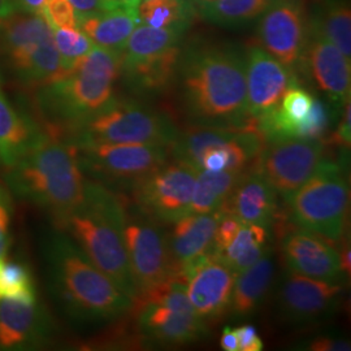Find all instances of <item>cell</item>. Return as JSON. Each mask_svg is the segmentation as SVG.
I'll return each instance as SVG.
<instances>
[{"label": "cell", "mask_w": 351, "mask_h": 351, "mask_svg": "<svg viewBox=\"0 0 351 351\" xmlns=\"http://www.w3.org/2000/svg\"><path fill=\"white\" fill-rule=\"evenodd\" d=\"M180 101L189 119L202 125L245 126V56L230 46L197 43L181 50L176 71Z\"/></svg>", "instance_id": "1"}, {"label": "cell", "mask_w": 351, "mask_h": 351, "mask_svg": "<svg viewBox=\"0 0 351 351\" xmlns=\"http://www.w3.org/2000/svg\"><path fill=\"white\" fill-rule=\"evenodd\" d=\"M4 182L14 195L50 213L60 229L86 186L73 146L49 129L17 163L5 168Z\"/></svg>", "instance_id": "2"}, {"label": "cell", "mask_w": 351, "mask_h": 351, "mask_svg": "<svg viewBox=\"0 0 351 351\" xmlns=\"http://www.w3.org/2000/svg\"><path fill=\"white\" fill-rule=\"evenodd\" d=\"M45 261L55 297L75 320L110 322L132 308L133 300L69 236L52 234L45 243Z\"/></svg>", "instance_id": "3"}, {"label": "cell", "mask_w": 351, "mask_h": 351, "mask_svg": "<svg viewBox=\"0 0 351 351\" xmlns=\"http://www.w3.org/2000/svg\"><path fill=\"white\" fill-rule=\"evenodd\" d=\"M121 53L94 46L63 75L38 88V111L49 130L68 136L113 98Z\"/></svg>", "instance_id": "4"}, {"label": "cell", "mask_w": 351, "mask_h": 351, "mask_svg": "<svg viewBox=\"0 0 351 351\" xmlns=\"http://www.w3.org/2000/svg\"><path fill=\"white\" fill-rule=\"evenodd\" d=\"M124 213V202L110 189L95 181H86L82 201L62 229L69 233L91 263L134 300L137 288L126 255Z\"/></svg>", "instance_id": "5"}, {"label": "cell", "mask_w": 351, "mask_h": 351, "mask_svg": "<svg viewBox=\"0 0 351 351\" xmlns=\"http://www.w3.org/2000/svg\"><path fill=\"white\" fill-rule=\"evenodd\" d=\"M177 133L167 114L134 99L112 98L64 138L71 145H150L169 149Z\"/></svg>", "instance_id": "6"}, {"label": "cell", "mask_w": 351, "mask_h": 351, "mask_svg": "<svg viewBox=\"0 0 351 351\" xmlns=\"http://www.w3.org/2000/svg\"><path fill=\"white\" fill-rule=\"evenodd\" d=\"M287 203L295 226L339 242L345 234L350 204L349 182L343 168L335 162L323 160Z\"/></svg>", "instance_id": "7"}, {"label": "cell", "mask_w": 351, "mask_h": 351, "mask_svg": "<svg viewBox=\"0 0 351 351\" xmlns=\"http://www.w3.org/2000/svg\"><path fill=\"white\" fill-rule=\"evenodd\" d=\"M139 335L165 346L191 343L207 335V323L189 301L186 284L167 278L133 300Z\"/></svg>", "instance_id": "8"}, {"label": "cell", "mask_w": 351, "mask_h": 351, "mask_svg": "<svg viewBox=\"0 0 351 351\" xmlns=\"http://www.w3.org/2000/svg\"><path fill=\"white\" fill-rule=\"evenodd\" d=\"M0 52L24 84L40 86L64 73L52 27L43 14L16 12L0 21Z\"/></svg>", "instance_id": "9"}, {"label": "cell", "mask_w": 351, "mask_h": 351, "mask_svg": "<svg viewBox=\"0 0 351 351\" xmlns=\"http://www.w3.org/2000/svg\"><path fill=\"white\" fill-rule=\"evenodd\" d=\"M84 172L103 186L132 190L169 162L168 147L150 145H72Z\"/></svg>", "instance_id": "10"}, {"label": "cell", "mask_w": 351, "mask_h": 351, "mask_svg": "<svg viewBox=\"0 0 351 351\" xmlns=\"http://www.w3.org/2000/svg\"><path fill=\"white\" fill-rule=\"evenodd\" d=\"M197 175L198 169L189 164H164L130 190L137 210L154 221L175 224L189 215Z\"/></svg>", "instance_id": "11"}, {"label": "cell", "mask_w": 351, "mask_h": 351, "mask_svg": "<svg viewBox=\"0 0 351 351\" xmlns=\"http://www.w3.org/2000/svg\"><path fill=\"white\" fill-rule=\"evenodd\" d=\"M322 139L288 138L268 142L255 159V171L285 201L314 175L324 160Z\"/></svg>", "instance_id": "12"}, {"label": "cell", "mask_w": 351, "mask_h": 351, "mask_svg": "<svg viewBox=\"0 0 351 351\" xmlns=\"http://www.w3.org/2000/svg\"><path fill=\"white\" fill-rule=\"evenodd\" d=\"M126 255L137 294L171 278V262L167 237L159 226L143 213H124Z\"/></svg>", "instance_id": "13"}, {"label": "cell", "mask_w": 351, "mask_h": 351, "mask_svg": "<svg viewBox=\"0 0 351 351\" xmlns=\"http://www.w3.org/2000/svg\"><path fill=\"white\" fill-rule=\"evenodd\" d=\"M306 71L316 88L337 107L350 101L351 65L314 21L302 53Z\"/></svg>", "instance_id": "14"}, {"label": "cell", "mask_w": 351, "mask_h": 351, "mask_svg": "<svg viewBox=\"0 0 351 351\" xmlns=\"http://www.w3.org/2000/svg\"><path fill=\"white\" fill-rule=\"evenodd\" d=\"M342 295L339 281L316 280L290 272L277 291V307L290 323H308L332 314Z\"/></svg>", "instance_id": "15"}, {"label": "cell", "mask_w": 351, "mask_h": 351, "mask_svg": "<svg viewBox=\"0 0 351 351\" xmlns=\"http://www.w3.org/2000/svg\"><path fill=\"white\" fill-rule=\"evenodd\" d=\"M258 34L264 50L293 71L306 45L304 17L298 0H274L263 12Z\"/></svg>", "instance_id": "16"}, {"label": "cell", "mask_w": 351, "mask_h": 351, "mask_svg": "<svg viewBox=\"0 0 351 351\" xmlns=\"http://www.w3.org/2000/svg\"><path fill=\"white\" fill-rule=\"evenodd\" d=\"M246 108L255 120L277 107L282 95L295 84L293 71L280 63L269 52L252 46L245 56Z\"/></svg>", "instance_id": "17"}, {"label": "cell", "mask_w": 351, "mask_h": 351, "mask_svg": "<svg viewBox=\"0 0 351 351\" xmlns=\"http://www.w3.org/2000/svg\"><path fill=\"white\" fill-rule=\"evenodd\" d=\"M51 337L50 316L37 300H0V349L32 350Z\"/></svg>", "instance_id": "18"}, {"label": "cell", "mask_w": 351, "mask_h": 351, "mask_svg": "<svg viewBox=\"0 0 351 351\" xmlns=\"http://www.w3.org/2000/svg\"><path fill=\"white\" fill-rule=\"evenodd\" d=\"M236 276L213 254L190 274L186 281L189 301L202 320H217L229 311Z\"/></svg>", "instance_id": "19"}, {"label": "cell", "mask_w": 351, "mask_h": 351, "mask_svg": "<svg viewBox=\"0 0 351 351\" xmlns=\"http://www.w3.org/2000/svg\"><path fill=\"white\" fill-rule=\"evenodd\" d=\"M281 250L289 271L302 276L326 281H341L339 252L317 234L303 230L289 233L282 239Z\"/></svg>", "instance_id": "20"}, {"label": "cell", "mask_w": 351, "mask_h": 351, "mask_svg": "<svg viewBox=\"0 0 351 351\" xmlns=\"http://www.w3.org/2000/svg\"><path fill=\"white\" fill-rule=\"evenodd\" d=\"M219 217L220 210L211 213H189L176 221L169 239H167L171 278L185 282L184 275L189 265L213 252Z\"/></svg>", "instance_id": "21"}, {"label": "cell", "mask_w": 351, "mask_h": 351, "mask_svg": "<svg viewBox=\"0 0 351 351\" xmlns=\"http://www.w3.org/2000/svg\"><path fill=\"white\" fill-rule=\"evenodd\" d=\"M276 195L259 172L245 171L220 210L234 215L243 224H256L268 229L276 215Z\"/></svg>", "instance_id": "22"}, {"label": "cell", "mask_w": 351, "mask_h": 351, "mask_svg": "<svg viewBox=\"0 0 351 351\" xmlns=\"http://www.w3.org/2000/svg\"><path fill=\"white\" fill-rule=\"evenodd\" d=\"M45 129L13 106L0 86V165L5 169L30 150Z\"/></svg>", "instance_id": "23"}, {"label": "cell", "mask_w": 351, "mask_h": 351, "mask_svg": "<svg viewBox=\"0 0 351 351\" xmlns=\"http://www.w3.org/2000/svg\"><path fill=\"white\" fill-rule=\"evenodd\" d=\"M255 120L245 126L195 125L189 126L178 132L173 143L169 146L171 158L177 162L189 164L198 171L201 169L202 158L207 151L224 147L237 141Z\"/></svg>", "instance_id": "24"}, {"label": "cell", "mask_w": 351, "mask_h": 351, "mask_svg": "<svg viewBox=\"0 0 351 351\" xmlns=\"http://www.w3.org/2000/svg\"><path fill=\"white\" fill-rule=\"evenodd\" d=\"M139 23L138 12L114 8L101 10L78 20V27L95 46L121 53L128 38Z\"/></svg>", "instance_id": "25"}, {"label": "cell", "mask_w": 351, "mask_h": 351, "mask_svg": "<svg viewBox=\"0 0 351 351\" xmlns=\"http://www.w3.org/2000/svg\"><path fill=\"white\" fill-rule=\"evenodd\" d=\"M275 264L267 251L263 256L236 276L229 311L242 319L254 314L272 284Z\"/></svg>", "instance_id": "26"}, {"label": "cell", "mask_w": 351, "mask_h": 351, "mask_svg": "<svg viewBox=\"0 0 351 351\" xmlns=\"http://www.w3.org/2000/svg\"><path fill=\"white\" fill-rule=\"evenodd\" d=\"M245 171L226 169L211 172L199 169L193 189L189 213H211L220 210Z\"/></svg>", "instance_id": "27"}, {"label": "cell", "mask_w": 351, "mask_h": 351, "mask_svg": "<svg viewBox=\"0 0 351 351\" xmlns=\"http://www.w3.org/2000/svg\"><path fill=\"white\" fill-rule=\"evenodd\" d=\"M267 228L256 224H243L232 243L215 256L239 275L256 263L267 252Z\"/></svg>", "instance_id": "28"}, {"label": "cell", "mask_w": 351, "mask_h": 351, "mask_svg": "<svg viewBox=\"0 0 351 351\" xmlns=\"http://www.w3.org/2000/svg\"><path fill=\"white\" fill-rule=\"evenodd\" d=\"M191 0H141L139 21L155 29L186 30L193 17Z\"/></svg>", "instance_id": "29"}, {"label": "cell", "mask_w": 351, "mask_h": 351, "mask_svg": "<svg viewBox=\"0 0 351 351\" xmlns=\"http://www.w3.org/2000/svg\"><path fill=\"white\" fill-rule=\"evenodd\" d=\"M274 0H213L203 1L202 12L213 24L242 25L263 14Z\"/></svg>", "instance_id": "30"}, {"label": "cell", "mask_w": 351, "mask_h": 351, "mask_svg": "<svg viewBox=\"0 0 351 351\" xmlns=\"http://www.w3.org/2000/svg\"><path fill=\"white\" fill-rule=\"evenodd\" d=\"M317 25L326 38L348 59L351 58V12L346 0H332L328 3Z\"/></svg>", "instance_id": "31"}, {"label": "cell", "mask_w": 351, "mask_h": 351, "mask_svg": "<svg viewBox=\"0 0 351 351\" xmlns=\"http://www.w3.org/2000/svg\"><path fill=\"white\" fill-rule=\"evenodd\" d=\"M0 300H37L36 281L25 264L0 259Z\"/></svg>", "instance_id": "32"}, {"label": "cell", "mask_w": 351, "mask_h": 351, "mask_svg": "<svg viewBox=\"0 0 351 351\" xmlns=\"http://www.w3.org/2000/svg\"><path fill=\"white\" fill-rule=\"evenodd\" d=\"M52 33L64 72L69 71L95 46L80 27L52 29Z\"/></svg>", "instance_id": "33"}, {"label": "cell", "mask_w": 351, "mask_h": 351, "mask_svg": "<svg viewBox=\"0 0 351 351\" xmlns=\"http://www.w3.org/2000/svg\"><path fill=\"white\" fill-rule=\"evenodd\" d=\"M329 125V113L326 104L315 98L311 110L303 119L295 138L320 139Z\"/></svg>", "instance_id": "34"}, {"label": "cell", "mask_w": 351, "mask_h": 351, "mask_svg": "<svg viewBox=\"0 0 351 351\" xmlns=\"http://www.w3.org/2000/svg\"><path fill=\"white\" fill-rule=\"evenodd\" d=\"M42 14L52 29L78 27V19L69 0H46Z\"/></svg>", "instance_id": "35"}, {"label": "cell", "mask_w": 351, "mask_h": 351, "mask_svg": "<svg viewBox=\"0 0 351 351\" xmlns=\"http://www.w3.org/2000/svg\"><path fill=\"white\" fill-rule=\"evenodd\" d=\"M242 226L243 223L239 220V217L220 210V217H219L215 236H213V255H219L220 252L226 250V247L232 243V241L236 239Z\"/></svg>", "instance_id": "36"}, {"label": "cell", "mask_w": 351, "mask_h": 351, "mask_svg": "<svg viewBox=\"0 0 351 351\" xmlns=\"http://www.w3.org/2000/svg\"><path fill=\"white\" fill-rule=\"evenodd\" d=\"M12 203L8 190L0 184V259L7 256L11 243Z\"/></svg>", "instance_id": "37"}, {"label": "cell", "mask_w": 351, "mask_h": 351, "mask_svg": "<svg viewBox=\"0 0 351 351\" xmlns=\"http://www.w3.org/2000/svg\"><path fill=\"white\" fill-rule=\"evenodd\" d=\"M237 341H239V350L241 351H262L264 343L259 333L256 332L254 326H242L234 329Z\"/></svg>", "instance_id": "38"}, {"label": "cell", "mask_w": 351, "mask_h": 351, "mask_svg": "<svg viewBox=\"0 0 351 351\" xmlns=\"http://www.w3.org/2000/svg\"><path fill=\"white\" fill-rule=\"evenodd\" d=\"M333 142L342 150H349L351 143V113L350 101L343 106L342 119L339 121V128L335 133Z\"/></svg>", "instance_id": "39"}, {"label": "cell", "mask_w": 351, "mask_h": 351, "mask_svg": "<svg viewBox=\"0 0 351 351\" xmlns=\"http://www.w3.org/2000/svg\"><path fill=\"white\" fill-rule=\"evenodd\" d=\"M306 349L314 351H346L350 350V343L345 339L320 336L317 339H313L306 346Z\"/></svg>", "instance_id": "40"}, {"label": "cell", "mask_w": 351, "mask_h": 351, "mask_svg": "<svg viewBox=\"0 0 351 351\" xmlns=\"http://www.w3.org/2000/svg\"><path fill=\"white\" fill-rule=\"evenodd\" d=\"M69 1L75 8L78 20L101 10L99 0H69Z\"/></svg>", "instance_id": "41"}, {"label": "cell", "mask_w": 351, "mask_h": 351, "mask_svg": "<svg viewBox=\"0 0 351 351\" xmlns=\"http://www.w3.org/2000/svg\"><path fill=\"white\" fill-rule=\"evenodd\" d=\"M101 10H114V8H125L130 11L138 12L141 0H99Z\"/></svg>", "instance_id": "42"}, {"label": "cell", "mask_w": 351, "mask_h": 351, "mask_svg": "<svg viewBox=\"0 0 351 351\" xmlns=\"http://www.w3.org/2000/svg\"><path fill=\"white\" fill-rule=\"evenodd\" d=\"M221 349L226 351H239V341L234 329L230 326H226L223 330V336L220 339Z\"/></svg>", "instance_id": "43"}, {"label": "cell", "mask_w": 351, "mask_h": 351, "mask_svg": "<svg viewBox=\"0 0 351 351\" xmlns=\"http://www.w3.org/2000/svg\"><path fill=\"white\" fill-rule=\"evenodd\" d=\"M23 12L30 14H42L46 0H19Z\"/></svg>", "instance_id": "44"}, {"label": "cell", "mask_w": 351, "mask_h": 351, "mask_svg": "<svg viewBox=\"0 0 351 351\" xmlns=\"http://www.w3.org/2000/svg\"><path fill=\"white\" fill-rule=\"evenodd\" d=\"M350 256V243L348 242V243L343 246L342 251L339 252V261H341V268H342V272H343V275H348V276H350L351 272Z\"/></svg>", "instance_id": "45"}, {"label": "cell", "mask_w": 351, "mask_h": 351, "mask_svg": "<svg viewBox=\"0 0 351 351\" xmlns=\"http://www.w3.org/2000/svg\"><path fill=\"white\" fill-rule=\"evenodd\" d=\"M17 12V5L14 0H0V21L11 17Z\"/></svg>", "instance_id": "46"}, {"label": "cell", "mask_w": 351, "mask_h": 351, "mask_svg": "<svg viewBox=\"0 0 351 351\" xmlns=\"http://www.w3.org/2000/svg\"><path fill=\"white\" fill-rule=\"evenodd\" d=\"M203 1H213V0H203Z\"/></svg>", "instance_id": "47"}]
</instances>
